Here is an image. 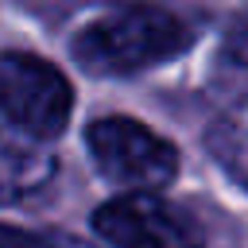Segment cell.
I'll return each mask as SVG.
<instances>
[{"mask_svg": "<svg viewBox=\"0 0 248 248\" xmlns=\"http://www.w3.org/2000/svg\"><path fill=\"white\" fill-rule=\"evenodd\" d=\"M190 43H194V31L178 12L147 0H128V4H108L93 12L74 31L70 50L85 74L128 78L178 58Z\"/></svg>", "mask_w": 248, "mask_h": 248, "instance_id": "1", "label": "cell"}, {"mask_svg": "<svg viewBox=\"0 0 248 248\" xmlns=\"http://www.w3.org/2000/svg\"><path fill=\"white\" fill-rule=\"evenodd\" d=\"M85 151L97 174L120 190H167L178 178V147L151 124L108 112L85 124Z\"/></svg>", "mask_w": 248, "mask_h": 248, "instance_id": "2", "label": "cell"}, {"mask_svg": "<svg viewBox=\"0 0 248 248\" xmlns=\"http://www.w3.org/2000/svg\"><path fill=\"white\" fill-rule=\"evenodd\" d=\"M0 120L54 143L74 120V81L35 50H0Z\"/></svg>", "mask_w": 248, "mask_h": 248, "instance_id": "3", "label": "cell"}, {"mask_svg": "<svg viewBox=\"0 0 248 248\" xmlns=\"http://www.w3.org/2000/svg\"><path fill=\"white\" fill-rule=\"evenodd\" d=\"M93 232L108 248H202L198 221L163 190H120L93 209Z\"/></svg>", "mask_w": 248, "mask_h": 248, "instance_id": "4", "label": "cell"}, {"mask_svg": "<svg viewBox=\"0 0 248 248\" xmlns=\"http://www.w3.org/2000/svg\"><path fill=\"white\" fill-rule=\"evenodd\" d=\"M58 170L50 143H39L0 120V209L35 198Z\"/></svg>", "mask_w": 248, "mask_h": 248, "instance_id": "5", "label": "cell"}, {"mask_svg": "<svg viewBox=\"0 0 248 248\" xmlns=\"http://www.w3.org/2000/svg\"><path fill=\"white\" fill-rule=\"evenodd\" d=\"M0 248H81V244H70L62 236H50V232H35V229H19V225L0 221Z\"/></svg>", "mask_w": 248, "mask_h": 248, "instance_id": "6", "label": "cell"}, {"mask_svg": "<svg viewBox=\"0 0 248 248\" xmlns=\"http://www.w3.org/2000/svg\"><path fill=\"white\" fill-rule=\"evenodd\" d=\"M225 54H229L232 62L248 66V8L229 23V31H225Z\"/></svg>", "mask_w": 248, "mask_h": 248, "instance_id": "7", "label": "cell"}]
</instances>
